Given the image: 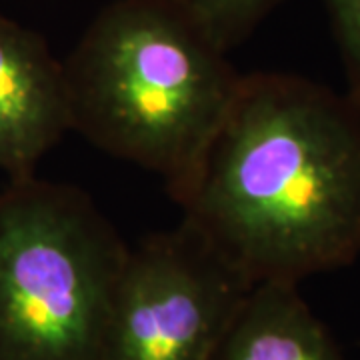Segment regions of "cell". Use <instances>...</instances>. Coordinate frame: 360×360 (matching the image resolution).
Returning a JSON list of instances; mask_svg holds the SVG:
<instances>
[{
	"label": "cell",
	"mask_w": 360,
	"mask_h": 360,
	"mask_svg": "<svg viewBox=\"0 0 360 360\" xmlns=\"http://www.w3.org/2000/svg\"><path fill=\"white\" fill-rule=\"evenodd\" d=\"M168 194L255 284H298L360 257V104L290 72H248Z\"/></svg>",
	"instance_id": "cell-1"
},
{
	"label": "cell",
	"mask_w": 360,
	"mask_h": 360,
	"mask_svg": "<svg viewBox=\"0 0 360 360\" xmlns=\"http://www.w3.org/2000/svg\"><path fill=\"white\" fill-rule=\"evenodd\" d=\"M63 66L70 130L167 191L198 162L243 77L174 0H112Z\"/></svg>",
	"instance_id": "cell-2"
},
{
	"label": "cell",
	"mask_w": 360,
	"mask_h": 360,
	"mask_svg": "<svg viewBox=\"0 0 360 360\" xmlns=\"http://www.w3.org/2000/svg\"><path fill=\"white\" fill-rule=\"evenodd\" d=\"M130 246L89 194L37 174L0 191V360H104Z\"/></svg>",
	"instance_id": "cell-3"
},
{
	"label": "cell",
	"mask_w": 360,
	"mask_h": 360,
	"mask_svg": "<svg viewBox=\"0 0 360 360\" xmlns=\"http://www.w3.org/2000/svg\"><path fill=\"white\" fill-rule=\"evenodd\" d=\"M255 283L182 219L129 248L104 360H217Z\"/></svg>",
	"instance_id": "cell-4"
},
{
	"label": "cell",
	"mask_w": 360,
	"mask_h": 360,
	"mask_svg": "<svg viewBox=\"0 0 360 360\" xmlns=\"http://www.w3.org/2000/svg\"><path fill=\"white\" fill-rule=\"evenodd\" d=\"M70 132L65 66L46 40L0 13V170L32 176Z\"/></svg>",
	"instance_id": "cell-5"
},
{
	"label": "cell",
	"mask_w": 360,
	"mask_h": 360,
	"mask_svg": "<svg viewBox=\"0 0 360 360\" xmlns=\"http://www.w3.org/2000/svg\"><path fill=\"white\" fill-rule=\"evenodd\" d=\"M217 360H345L298 284H255Z\"/></svg>",
	"instance_id": "cell-6"
},
{
	"label": "cell",
	"mask_w": 360,
	"mask_h": 360,
	"mask_svg": "<svg viewBox=\"0 0 360 360\" xmlns=\"http://www.w3.org/2000/svg\"><path fill=\"white\" fill-rule=\"evenodd\" d=\"M219 49L231 52L248 40L283 0H174Z\"/></svg>",
	"instance_id": "cell-7"
},
{
	"label": "cell",
	"mask_w": 360,
	"mask_h": 360,
	"mask_svg": "<svg viewBox=\"0 0 360 360\" xmlns=\"http://www.w3.org/2000/svg\"><path fill=\"white\" fill-rule=\"evenodd\" d=\"M347 70L348 94L360 104V0H322Z\"/></svg>",
	"instance_id": "cell-8"
}]
</instances>
